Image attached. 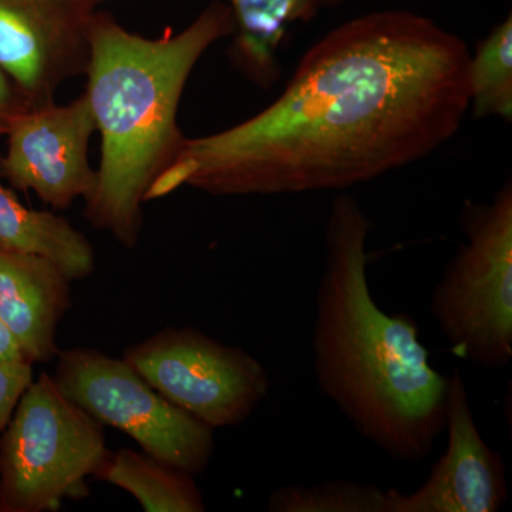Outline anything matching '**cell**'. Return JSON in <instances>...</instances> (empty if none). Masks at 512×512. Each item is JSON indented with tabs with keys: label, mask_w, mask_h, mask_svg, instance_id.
Returning a JSON list of instances; mask_svg holds the SVG:
<instances>
[{
	"label": "cell",
	"mask_w": 512,
	"mask_h": 512,
	"mask_svg": "<svg viewBox=\"0 0 512 512\" xmlns=\"http://www.w3.org/2000/svg\"><path fill=\"white\" fill-rule=\"evenodd\" d=\"M470 50L407 10L366 13L305 53L281 96L220 133L185 138L146 201L343 191L447 144L470 111Z\"/></svg>",
	"instance_id": "cell-1"
},
{
	"label": "cell",
	"mask_w": 512,
	"mask_h": 512,
	"mask_svg": "<svg viewBox=\"0 0 512 512\" xmlns=\"http://www.w3.org/2000/svg\"><path fill=\"white\" fill-rule=\"evenodd\" d=\"M372 221L339 194L325 229L312 363L323 396L363 439L399 463H421L444 431L448 376L430 363L416 320L383 311L369 285Z\"/></svg>",
	"instance_id": "cell-2"
},
{
	"label": "cell",
	"mask_w": 512,
	"mask_h": 512,
	"mask_svg": "<svg viewBox=\"0 0 512 512\" xmlns=\"http://www.w3.org/2000/svg\"><path fill=\"white\" fill-rule=\"evenodd\" d=\"M232 33L231 10L221 2L188 28L167 29L157 39L124 29L109 13L94 15L84 94L101 136V158L84 217L123 247H136L147 192L187 138L177 116L192 70Z\"/></svg>",
	"instance_id": "cell-3"
},
{
	"label": "cell",
	"mask_w": 512,
	"mask_h": 512,
	"mask_svg": "<svg viewBox=\"0 0 512 512\" xmlns=\"http://www.w3.org/2000/svg\"><path fill=\"white\" fill-rule=\"evenodd\" d=\"M466 242L431 292L430 313L454 355L488 370L512 359V184L484 204L467 202Z\"/></svg>",
	"instance_id": "cell-4"
},
{
	"label": "cell",
	"mask_w": 512,
	"mask_h": 512,
	"mask_svg": "<svg viewBox=\"0 0 512 512\" xmlns=\"http://www.w3.org/2000/svg\"><path fill=\"white\" fill-rule=\"evenodd\" d=\"M103 424L67 399L47 373L33 377L0 436L5 512L55 511L87 494L109 448Z\"/></svg>",
	"instance_id": "cell-5"
},
{
	"label": "cell",
	"mask_w": 512,
	"mask_h": 512,
	"mask_svg": "<svg viewBox=\"0 0 512 512\" xmlns=\"http://www.w3.org/2000/svg\"><path fill=\"white\" fill-rule=\"evenodd\" d=\"M52 377L60 392L100 424L123 431L144 453L197 477L215 453L214 429L154 389L121 357L59 350Z\"/></svg>",
	"instance_id": "cell-6"
},
{
	"label": "cell",
	"mask_w": 512,
	"mask_h": 512,
	"mask_svg": "<svg viewBox=\"0 0 512 512\" xmlns=\"http://www.w3.org/2000/svg\"><path fill=\"white\" fill-rule=\"evenodd\" d=\"M123 359L214 430L244 423L271 390L268 372L251 353L190 326L160 330L127 348Z\"/></svg>",
	"instance_id": "cell-7"
},
{
	"label": "cell",
	"mask_w": 512,
	"mask_h": 512,
	"mask_svg": "<svg viewBox=\"0 0 512 512\" xmlns=\"http://www.w3.org/2000/svg\"><path fill=\"white\" fill-rule=\"evenodd\" d=\"M96 0H0V69L32 107L86 73Z\"/></svg>",
	"instance_id": "cell-8"
},
{
	"label": "cell",
	"mask_w": 512,
	"mask_h": 512,
	"mask_svg": "<svg viewBox=\"0 0 512 512\" xmlns=\"http://www.w3.org/2000/svg\"><path fill=\"white\" fill-rule=\"evenodd\" d=\"M96 123L86 94L72 103L29 107L10 121L0 175L16 190L33 191L53 210L87 198L96 183L89 163Z\"/></svg>",
	"instance_id": "cell-9"
},
{
	"label": "cell",
	"mask_w": 512,
	"mask_h": 512,
	"mask_svg": "<svg viewBox=\"0 0 512 512\" xmlns=\"http://www.w3.org/2000/svg\"><path fill=\"white\" fill-rule=\"evenodd\" d=\"M444 430L443 456L417 490H390V512L500 511L508 500L507 467L481 436L458 372L448 376Z\"/></svg>",
	"instance_id": "cell-10"
},
{
	"label": "cell",
	"mask_w": 512,
	"mask_h": 512,
	"mask_svg": "<svg viewBox=\"0 0 512 512\" xmlns=\"http://www.w3.org/2000/svg\"><path fill=\"white\" fill-rule=\"evenodd\" d=\"M70 281L43 256L0 249V319L32 365L59 353L56 335L72 306Z\"/></svg>",
	"instance_id": "cell-11"
},
{
	"label": "cell",
	"mask_w": 512,
	"mask_h": 512,
	"mask_svg": "<svg viewBox=\"0 0 512 512\" xmlns=\"http://www.w3.org/2000/svg\"><path fill=\"white\" fill-rule=\"evenodd\" d=\"M345 0H228L234 33L232 63L256 86L271 89L281 74L278 53L296 23L311 22Z\"/></svg>",
	"instance_id": "cell-12"
},
{
	"label": "cell",
	"mask_w": 512,
	"mask_h": 512,
	"mask_svg": "<svg viewBox=\"0 0 512 512\" xmlns=\"http://www.w3.org/2000/svg\"><path fill=\"white\" fill-rule=\"evenodd\" d=\"M0 249L43 256L72 282L83 281L96 271V254L86 235L55 212L25 207L2 181Z\"/></svg>",
	"instance_id": "cell-13"
},
{
	"label": "cell",
	"mask_w": 512,
	"mask_h": 512,
	"mask_svg": "<svg viewBox=\"0 0 512 512\" xmlns=\"http://www.w3.org/2000/svg\"><path fill=\"white\" fill-rule=\"evenodd\" d=\"M130 494L146 512H202L204 497L195 477L144 451H107L94 474Z\"/></svg>",
	"instance_id": "cell-14"
},
{
	"label": "cell",
	"mask_w": 512,
	"mask_h": 512,
	"mask_svg": "<svg viewBox=\"0 0 512 512\" xmlns=\"http://www.w3.org/2000/svg\"><path fill=\"white\" fill-rule=\"evenodd\" d=\"M470 110L476 119H512V18L478 43L468 66Z\"/></svg>",
	"instance_id": "cell-15"
},
{
	"label": "cell",
	"mask_w": 512,
	"mask_h": 512,
	"mask_svg": "<svg viewBox=\"0 0 512 512\" xmlns=\"http://www.w3.org/2000/svg\"><path fill=\"white\" fill-rule=\"evenodd\" d=\"M390 490L349 480L285 485L268 497L271 512H390Z\"/></svg>",
	"instance_id": "cell-16"
},
{
	"label": "cell",
	"mask_w": 512,
	"mask_h": 512,
	"mask_svg": "<svg viewBox=\"0 0 512 512\" xmlns=\"http://www.w3.org/2000/svg\"><path fill=\"white\" fill-rule=\"evenodd\" d=\"M33 377L32 363H0V436Z\"/></svg>",
	"instance_id": "cell-17"
},
{
	"label": "cell",
	"mask_w": 512,
	"mask_h": 512,
	"mask_svg": "<svg viewBox=\"0 0 512 512\" xmlns=\"http://www.w3.org/2000/svg\"><path fill=\"white\" fill-rule=\"evenodd\" d=\"M29 107L32 106L28 100L19 92L8 74L0 69V136H5L10 121Z\"/></svg>",
	"instance_id": "cell-18"
},
{
	"label": "cell",
	"mask_w": 512,
	"mask_h": 512,
	"mask_svg": "<svg viewBox=\"0 0 512 512\" xmlns=\"http://www.w3.org/2000/svg\"><path fill=\"white\" fill-rule=\"evenodd\" d=\"M0 363H30L20 349L18 340L0 319Z\"/></svg>",
	"instance_id": "cell-19"
},
{
	"label": "cell",
	"mask_w": 512,
	"mask_h": 512,
	"mask_svg": "<svg viewBox=\"0 0 512 512\" xmlns=\"http://www.w3.org/2000/svg\"><path fill=\"white\" fill-rule=\"evenodd\" d=\"M0 512H5V504H3L2 490H0Z\"/></svg>",
	"instance_id": "cell-20"
},
{
	"label": "cell",
	"mask_w": 512,
	"mask_h": 512,
	"mask_svg": "<svg viewBox=\"0 0 512 512\" xmlns=\"http://www.w3.org/2000/svg\"><path fill=\"white\" fill-rule=\"evenodd\" d=\"M96 2H99V3H101V5H103V3L107 2V0H96Z\"/></svg>",
	"instance_id": "cell-21"
}]
</instances>
